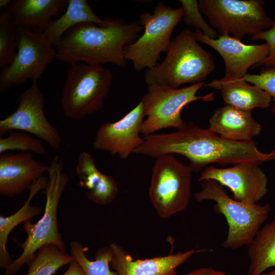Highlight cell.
Segmentation results:
<instances>
[{"label":"cell","mask_w":275,"mask_h":275,"mask_svg":"<svg viewBox=\"0 0 275 275\" xmlns=\"http://www.w3.org/2000/svg\"><path fill=\"white\" fill-rule=\"evenodd\" d=\"M134 153L154 158L180 154L188 159L192 172H198L214 163L222 166L242 163L259 165L275 159V150L263 153L253 141L227 140L193 122H186L173 132L144 136L143 143Z\"/></svg>","instance_id":"1"},{"label":"cell","mask_w":275,"mask_h":275,"mask_svg":"<svg viewBox=\"0 0 275 275\" xmlns=\"http://www.w3.org/2000/svg\"><path fill=\"white\" fill-rule=\"evenodd\" d=\"M143 26L139 22L112 19L106 26L83 23L67 31L55 44L57 59L70 65L78 63L112 64L125 67L124 50L139 37Z\"/></svg>","instance_id":"2"},{"label":"cell","mask_w":275,"mask_h":275,"mask_svg":"<svg viewBox=\"0 0 275 275\" xmlns=\"http://www.w3.org/2000/svg\"><path fill=\"white\" fill-rule=\"evenodd\" d=\"M194 32L182 30L171 41L160 64L148 69L144 76L148 86L156 85L177 89L186 83L203 82L214 70L211 53L197 42Z\"/></svg>","instance_id":"3"},{"label":"cell","mask_w":275,"mask_h":275,"mask_svg":"<svg viewBox=\"0 0 275 275\" xmlns=\"http://www.w3.org/2000/svg\"><path fill=\"white\" fill-rule=\"evenodd\" d=\"M62 159L56 155L49 166L48 181L45 191L46 203L43 216L36 223L31 221L23 223L26 238L23 242L13 240L22 249L21 255L6 269L5 275L16 273L33 257L37 251L47 244H53L66 251V245L60 233L57 218L58 204L68 182V177L63 171Z\"/></svg>","instance_id":"4"},{"label":"cell","mask_w":275,"mask_h":275,"mask_svg":"<svg viewBox=\"0 0 275 275\" xmlns=\"http://www.w3.org/2000/svg\"><path fill=\"white\" fill-rule=\"evenodd\" d=\"M200 182L201 189L194 195L195 200L197 202L214 201L215 212L226 218L228 229L222 246L231 250L249 246L269 216V204L260 205L239 202L230 197L224 187L215 180Z\"/></svg>","instance_id":"5"},{"label":"cell","mask_w":275,"mask_h":275,"mask_svg":"<svg viewBox=\"0 0 275 275\" xmlns=\"http://www.w3.org/2000/svg\"><path fill=\"white\" fill-rule=\"evenodd\" d=\"M112 81L111 70L103 65L80 62L70 65L60 100L65 116L79 120L100 110Z\"/></svg>","instance_id":"6"},{"label":"cell","mask_w":275,"mask_h":275,"mask_svg":"<svg viewBox=\"0 0 275 275\" xmlns=\"http://www.w3.org/2000/svg\"><path fill=\"white\" fill-rule=\"evenodd\" d=\"M183 13L181 7L173 9L160 3L153 13L140 15L139 22L144 28V33L124 50L125 59L131 61L135 70L152 69L158 64L161 53L168 50L173 32Z\"/></svg>","instance_id":"7"},{"label":"cell","mask_w":275,"mask_h":275,"mask_svg":"<svg viewBox=\"0 0 275 275\" xmlns=\"http://www.w3.org/2000/svg\"><path fill=\"white\" fill-rule=\"evenodd\" d=\"M199 7L218 35L241 40L269 29L273 23L262 0H200Z\"/></svg>","instance_id":"8"},{"label":"cell","mask_w":275,"mask_h":275,"mask_svg":"<svg viewBox=\"0 0 275 275\" xmlns=\"http://www.w3.org/2000/svg\"><path fill=\"white\" fill-rule=\"evenodd\" d=\"M191 172L171 154L156 158L149 196L159 216L168 218L185 210L191 197Z\"/></svg>","instance_id":"9"},{"label":"cell","mask_w":275,"mask_h":275,"mask_svg":"<svg viewBox=\"0 0 275 275\" xmlns=\"http://www.w3.org/2000/svg\"><path fill=\"white\" fill-rule=\"evenodd\" d=\"M204 85L205 82H201L177 89L156 85L148 86L147 92L141 100L145 116L141 133L145 136L168 127L182 128L186 122L182 119L181 113L185 106L199 100H213L214 92L197 95Z\"/></svg>","instance_id":"10"},{"label":"cell","mask_w":275,"mask_h":275,"mask_svg":"<svg viewBox=\"0 0 275 275\" xmlns=\"http://www.w3.org/2000/svg\"><path fill=\"white\" fill-rule=\"evenodd\" d=\"M17 51L10 64L0 74V91L5 92L14 86L28 80L37 81L57 52L43 31L18 27Z\"/></svg>","instance_id":"11"},{"label":"cell","mask_w":275,"mask_h":275,"mask_svg":"<svg viewBox=\"0 0 275 275\" xmlns=\"http://www.w3.org/2000/svg\"><path fill=\"white\" fill-rule=\"evenodd\" d=\"M44 106V95L37 81L32 82L30 87L19 95L16 110L0 121V135L11 130L26 131L58 149L62 139L58 130L47 119Z\"/></svg>","instance_id":"12"},{"label":"cell","mask_w":275,"mask_h":275,"mask_svg":"<svg viewBox=\"0 0 275 275\" xmlns=\"http://www.w3.org/2000/svg\"><path fill=\"white\" fill-rule=\"evenodd\" d=\"M213 180L232 193L234 200L247 204H257L267 193V178L254 163H242L226 168L210 165L202 171L198 181Z\"/></svg>","instance_id":"13"},{"label":"cell","mask_w":275,"mask_h":275,"mask_svg":"<svg viewBox=\"0 0 275 275\" xmlns=\"http://www.w3.org/2000/svg\"><path fill=\"white\" fill-rule=\"evenodd\" d=\"M145 118L141 101L120 120L101 124L96 132L93 147L127 159L144 141L140 133Z\"/></svg>","instance_id":"14"},{"label":"cell","mask_w":275,"mask_h":275,"mask_svg":"<svg viewBox=\"0 0 275 275\" xmlns=\"http://www.w3.org/2000/svg\"><path fill=\"white\" fill-rule=\"evenodd\" d=\"M194 34L198 41L210 46L221 54L225 65V78H243L251 67L258 66L268 54L266 43L246 45L228 34L212 39L199 30H196Z\"/></svg>","instance_id":"15"},{"label":"cell","mask_w":275,"mask_h":275,"mask_svg":"<svg viewBox=\"0 0 275 275\" xmlns=\"http://www.w3.org/2000/svg\"><path fill=\"white\" fill-rule=\"evenodd\" d=\"M48 171L49 166L35 159L32 152L0 154V195H19Z\"/></svg>","instance_id":"16"},{"label":"cell","mask_w":275,"mask_h":275,"mask_svg":"<svg viewBox=\"0 0 275 275\" xmlns=\"http://www.w3.org/2000/svg\"><path fill=\"white\" fill-rule=\"evenodd\" d=\"M111 267L119 275H176V268L193 255L205 251L191 249L174 254L134 260L130 254L116 242L109 246Z\"/></svg>","instance_id":"17"},{"label":"cell","mask_w":275,"mask_h":275,"mask_svg":"<svg viewBox=\"0 0 275 275\" xmlns=\"http://www.w3.org/2000/svg\"><path fill=\"white\" fill-rule=\"evenodd\" d=\"M209 129L222 138L237 142H249L259 135L262 127L251 112L225 104L216 109L209 119Z\"/></svg>","instance_id":"18"},{"label":"cell","mask_w":275,"mask_h":275,"mask_svg":"<svg viewBox=\"0 0 275 275\" xmlns=\"http://www.w3.org/2000/svg\"><path fill=\"white\" fill-rule=\"evenodd\" d=\"M75 171L79 185L90 200L97 204L105 205L115 199L118 193L117 182L112 176L97 169L90 154L86 151L80 153Z\"/></svg>","instance_id":"19"},{"label":"cell","mask_w":275,"mask_h":275,"mask_svg":"<svg viewBox=\"0 0 275 275\" xmlns=\"http://www.w3.org/2000/svg\"><path fill=\"white\" fill-rule=\"evenodd\" d=\"M204 86L219 90L225 104L243 111L252 112L256 108H266L272 100L266 92L249 84L243 78L223 77Z\"/></svg>","instance_id":"20"},{"label":"cell","mask_w":275,"mask_h":275,"mask_svg":"<svg viewBox=\"0 0 275 275\" xmlns=\"http://www.w3.org/2000/svg\"><path fill=\"white\" fill-rule=\"evenodd\" d=\"M67 4L68 0H17L9 10L17 27L43 32Z\"/></svg>","instance_id":"21"},{"label":"cell","mask_w":275,"mask_h":275,"mask_svg":"<svg viewBox=\"0 0 275 275\" xmlns=\"http://www.w3.org/2000/svg\"><path fill=\"white\" fill-rule=\"evenodd\" d=\"M112 19H101L93 12L86 0H68L65 13L59 18L52 20L43 32L46 38L55 44L69 30L83 23H93L106 26Z\"/></svg>","instance_id":"22"},{"label":"cell","mask_w":275,"mask_h":275,"mask_svg":"<svg viewBox=\"0 0 275 275\" xmlns=\"http://www.w3.org/2000/svg\"><path fill=\"white\" fill-rule=\"evenodd\" d=\"M48 177L43 176L32 184L29 188L28 198L23 206L10 216H0V266L5 269L11 264V259L6 249L9 234L18 225L40 214L43 209L39 206H33L31 202L33 198L41 190L45 189Z\"/></svg>","instance_id":"23"},{"label":"cell","mask_w":275,"mask_h":275,"mask_svg":"<svg viewBox=\"0 0 275 275\" xmlns=\"http://www.w3.org/2000/svg\"><path fill=\"white\" fill-rule=\"evenodd\" d=\"M248 252L249 275H259L275 267V217L259 230Z\"/></svg>","instance_id":"24"},{"label":"cell","mask_w":275,"mask_h":275,"mask_svg":"<svg viewBox=\"0 0 275 275\" xmlns=\"http://www.w3.org/2000/svg\"><path fill=\"white\" fill-rule=\"evenodd\" d=\"M73 261L71 255L57 245L47 244L41 246L27 263L26 275H53L61 267Z\"/></svg>","instance_id":"25"},{"label":"cell","mask_w":275,"mask_h":275,"mask_svg":"<svg viewBox=\"0 0 275 275\" xmlns=\"http://www.w3.org/2000/svg\"><path fill=\"white\" fill-rule=\"evenodd\" d=\"M71 255L83 270L85 275H119L111 270L109 265L112 254L109 247H102L95 253V260H89L86 255L87 251L79 241L74 240L70 243Z\"/></svg>","instance_id":"26"},{"label":"cell","mask_w":275,"mask_h":275,"mask_svg":"<svg viewBox=\"0 0 275 275\" xmlns=\"http://www.w3.org/2000/svg\"><path fill=\"white\" fill-rule=\"evenodd\" d=\"M17 29L9 10L2 11L0 14V67L2 69L11 63L16 54Z\"/></svg>","instance_id":"27"},{"label":"cell","mask_w":275,"mask_h":275,"mask_svg":"<svg viewBox=\"0 0 275 275\" xmlns=\"http://www.w3.org/2000/svg\"><path fill=\"white\" fill-rule=\"evenodd\" d=\"M19 150L44 155V147L37 138H34L26 133L11 130L6 138H0V154L8 151Z\"/></svg>","instance_id":"28"},{"label":"cell","mask_w":275,"mask_h":275,"mask_svg":"<svg viewBox=\"0 0 275 275\" xmlns=\"http://www.w3.org/2000/svg\"><path fill=\"white\" fill-rule=\"evenodd\" d=\"M183 9V19L187 25L194 26L200 30L207 37L215 39L218 34L216 31L210 25L202 16L196 0H180Z\"/></svg>","instance_id":"29"},{"label":"cell","mask_w":275,"mask_h":275,"mask_svg":"<svg viewBox=\"0 0 275 275\" xmlns=\"http://www.w3.org/2000/svg\"><path fill=\"white\" fill-rule=\"evenodd\" d=\"M243 79L261 89L271 97L273 102L271 111L275 114V67H265L258 74L248 73Z\"/></svg>","instance_id":"30"},{"label":"cell","mask_w":275,"mask_h":275,"mask_svg":"<svg viewBox=\"0 0 275 275\" xmlns=\"http://www.w3.org/2000/svg\"><path fill=\"white\" fill-rule=\"evenodd\" d=\"M252 40H262L268 47V54L259 64L264 67H275V15L271 26L251 37Z\"/></svg>","instance_id":"31"},{"label":"cell","mask_w":275,"mask_h":275,"mask_svg":"<svg viewBox=\"0 0 275 275\" xmlns=\"http://www.w3.org/2000/svg\"><path fill=\"white\" fill-rule=\"evenodd\" d=\"M185 275H229L226 272L216 270L211 267L193 269Z\"/></svg>","instance_id":"32"},{"label":"cell","mask_w":275,"mask_h":275,"mask_svg":"<svg viewBox=\"0 0 275 275\" xmlns=\"http://www.w3.org/2000/svg\"><path fill=\"white\" fill-rule=\"evenodd\" d=\"M61 275H85L82 269L75 261H72L68 269Z\"/></svg>","instance_id":"33"},{"label":"cell","mask_w":275,"mask_h":275,"mask_svg":"<svg viewBox=\"0 0 275 275\" xmlns=\"http://www.w3.org/2000/svg\"><path fill=\"white\" fill-rule=\"evenodd\" d=\"M12 1L10 0H1L0 1V8L1 9L6 8L7 6H9Z\"/></svg>","instance_id":"34"},{"label":"cell","mask_w":275,"mask_h":275,"mask_svg":"<svg viewBox=\"0 0 275 275\" xmlns=\"http://www.w3.org/2000/svg\"><path fill=\"white\" fill-rule=\"evenodd\" d=\"M259 275H275V267L270 271H264Z\"/></svg>","instance_id":"35"}]
</instances>
